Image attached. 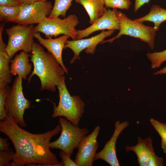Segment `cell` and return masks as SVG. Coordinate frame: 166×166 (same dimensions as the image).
<instances>
[{
	"mask_svg": "<svg viewBox=\"0 0 166 166\" xmlns=\"http://www.w3.org/2000/svg\"><path fill=\"white\" fill-rule=\"evenodd\" d=\"M60 124L46 132L35 134L21 128L12 117L7 116L0 121V132L10 140L15 150L9 166H62L50 149V141L61 131Z\"/></svg>",
	"mask_w": 166,
	"mask_h": 166,
	"instance_id": "obj_1",
	"label": "cell"
},
{
	"mask_svg": "<svg viewBox=\"0 0 166 166\" xmlns=\"http://www.w3.org/2000/svg\"><path fill=\"white\" fill-rule=\"evenodd\" d=\"M73 0H55L53 6L49 16L55 17L61 16L65 17Z\"/></svg>",
	"mask_w": 166,
	"mask_h": 166,
	"instance_id": "obj_21",
	"label": "cell"
},
{
	"mask_svg": "<svg viewBox=\"0 0 166 166\" xmlns=\"http://www.w3.org/2000/svg\"><path fill=\"white\" fill-rule=\"evenodd\" d=\"M134 20L140 23L145 21L153 22V27L157 31L159 29L160 24L166 21V10L158 5H153L148 14Z\"/></svg>",
	"mask_w": 166,
	"mask_h": 166,
	"instance_id": "obj_19",
	"label": "cell"
},
{
	"mask_svg": "<svg viewBox=\"0 0 166 166\" xmlns=\"http://www.w3.org/2000/svg\"><path fill=\"white\" fill-rule=\"evenodd\" d=\"M22 4H31L36 2H45L48 0H19Z\"/></svg>",
	"mask_w": 166,
	"mask_h": 166,
	"instance_id": "obj_32",
	"label": "cell"
},
{
	"mask_svg": "<svg viewBox=\"0 0 166 166\" xmlns=\"http://www.w3.org/2000/svg\"><path fill=\"white\" fill-rule=\"evenodd\" d=\"M4 26V24H2L0 26V88L10 83L12 77L10 66L11 59L6 51V45L2 39Z\"/></svg>",
	"mask_w": 166,
	"mask_h": 166,
	"instance_id": "obj_16",
	"label": "cell"
},
{
	"mask_svg": "<svg viewBox=\"0 0 166 166\" xmlns=\"http://www.w3.org/2000/svg\"><path fill=\"white\" fill-rule=\"evenodd\" d=\"M161 74H166V66L156 72L154 73V75Z\"/></svg>",
	"mask_w": 166,
	"mask_h": 166,
	"instance_id": "obj_33",
	"label": "cell"
},
{
	"mask_svg": "<svg viewBox=\"0 0 166 166\" xmlns=\"http://www.w3.org/2000/svg\"><path fill=\"white\" fill-rule=\"evenodd\" d=\"M52 8L51 3L48 1L22 4L20 14L15 23L23 25L39 24L49 15Z\"/></svg>",
	"mask_w": 166,
	"mask_h": 166,
	"instance_id": "obj_9",
	"label": "cell"
},
{
	"mask_svg": "<svg viewBox=\"0 0 166 166\" xmlns=\"http://www.w3.org/2000/svg\"><path fill=\"white\" fill-rule=\"evenodd\" d=\"M8 41L6 51L11 59L18 51L31 53L36 32L33 25L18 24L6 29Z\"/></svg>",
	"mask_w": 166,
	"mask_h": 166,
	"instance_id": "obj_6",
	"label": "cell"
},
{
	"mask_svg": "<svg viewBox=\"0 0 166 166\" xmlns=\"http://www.w3.org/2000/svg\"><path fill=\"white\" fill-rule=\"evenodd\" d=\"M34 37L55 58L64 70L65 73L68 74V69L63 62L62 54L66 42L69 37L68 35H63L56 38L45 39L41 36L40 33L35 32L34 34Z\"/></svg>",
	"mask_w": 166,
	"mask_h": 166,
	"instance_id": "obj_14",
	"label": "cell"
},
{
	"mask_svg": "<svg viewBox=\"0 0 166 166\" xmlns=\"http://www.w3.org/2000/svg\"><path fill=\"white\" fill-rule=\"evenodd\" d=\"M150 122L160 136L161 139V147L166 155V124L153 118L150 119Z\"/></svg>",
	"mask_w": 166,
	"mask_h": 166,
	"instance_id": "obj_22",
	"label": "cell"
},
{
	"mask_svg": "<svg viewBox=\"0 0 166 166\" xmlns=\"http://www.w3.org/2000/svg\"><path fill=\"white\" fill-rule=\"evenodd\" d=\"M15 153L11 148L4 151H0V166H8L11 160H13Z\"/></svg>",
	"mask_w": 166,
	"mask_h": 166,
	"instance_id": "obj_26",
	"label": "cell"
},
{
	"mask_svg": "<svg viewBox=\"0 0 166 166\" xmlns=\"http://www.w3.org/2000/svg\"><path fill=\"white\" fill-rule=\"evenodd\" d=\"M22 4L19 0H0V6H16Z\"/></svg>",
	"mask_w": 166,
	"mask_h": 166,
	"instance_id": "obj_29",
	"label": "cell"
},
{
	"mask_svg": "<svg viewBox=\"0 0 166 166\" xmlns=\"http://www.w3.org/2000/svg\"><path fill=\"white\" fill-rule=\"evenodd\" d=\"M137 144L134 146L127 145L125 148L127 152L132 151L136 154L137 161L140 166H147L150 157L155 152L153 146V141L150 137L142 139L138 137Z\"/></svg>",
	"mask_w": 166,
	"mask_h": 166,
	"instance_id": "obj_15",
	"label": "cell"
},
{
	"mask_svg": "<svg viewBox=\"0 0 166 166\" xmlns=\"http://www.w3.org/2000/svg\"><path fill=\"white\" fill-rule=\"evenodd\" d=\"M58 123L61 128V134L57 140L50 142V148L59 149L71 157L83 137L88 134L89 129L80 128L61 117H60Z\"/></svg>",
	"mask_w": 166,
	"mask_h": 166,
	"instance_id": "obj_4",
	"label": "cell"
},
{
	"mask_svg": "<svg viewBox=\"0 0 166 166\" xmlns=\"http://www.w3.org/2000/svg\"><path fill=\"white\" fill-rule=\"evenodd\" d=\"M31 61L34 69L28 78L30 81L34 75L41 82V90L56 91L65 73L55 58L49 52H45L40 44L34 42L32 47Z\"/></svg>",
	"mask_w": 166,
	"mask_h": 166,
	"instance_id": "obj_2",
	"label": "cell"
},
{
	"mask_svg": "<svg viewBox=\"0 0 166 166\" xmlns=\"http://www.w3.org/2000/svg\"><path fill=\"white\" fill-rule=\"evenodd\" d=\"M117 9H105L103 14L88 27L77 30L76 40L82 39L99 30H119L120 24L117 17Z\"/></svg>",
	"mask_w": 166,
	"mask_h": 166,
	"instance_id": "obj_12",
	"label": "cell"
},
{
	"mask_svg": "<svg viewBox=\"0 0 166 166\" xmlns=\"http://www.w3.org/2000/svg\"><path fill=\"white\" fill-rule=\"evenodd\" d=\"M22 79L18 76L15 78L6 100L5 108L7 116L13 117L19 125L25 127L26 124L24 119V112L31 105L24 95Z\"/></svg>",
	"mask_w": 166,
	"mask_h": 166,
	"instance_id": "obj_8",
	"label": "cell"
},
{
	"mask_svg": "<svg viewBox=\"0 0 166 166\" xmlns=\"http://www.w3.org/2000/svg\"><path fill=\"white\" fill-rule=\"evenodd\" d=\"M164 165V159L157 156L155 153L150 158L147 166H163Z\"/></svg>",
	"mask_w": 166,
	"mask_h": 166,
	"instance_id": "obj_28",
	"label": "cell"
},
{
	"mask_svg": "<svg viewBox=\"0 0 166 166\" xmlns=\"http://www.w3.org/2000/svg\"><path fill=\"white\" fill-rule=\"evenodd\" d=\"M114 31L103 30L100 34L89 38L72 41L67 40L64 48H68L71 49L74 53L73 57L70 60V63H73L77 59H79L80 53L85 49L86 53L93 54L97 45L101 43L105 38L113 33Z\"/></svg>",
	"mask_w": 166,
	"mask_h": 166,
	"instance_id": "obj_11",
	"label": "cell"
},
{
	"mask_svg": "<svg viewBox=\"0 0 166 166\" xmlns=\"http://www.w3.org/2000/svg\"><path fill=\"white\" fill-rule=\"evenodd\" d=\"M29 53L21 51L11 60L10 72L12 76L17 75L26 80L32 69L31 64L30 63Z\"/></svg>",
	"mask_w": 166,
	"mask_h": 166,
	"instance_id": "obj_17",
	"label": "cell"
},
{
	"mask_svg": "<svg viewBox=\"0 0 166 166\" xmlns=\"http://www.w3.org/2000/svg\"><path fill=\"white\" fill-rule=\"evenodd\" d=\"M7 138H0V151H4L9 149V144Z\"/></svg>",
	"mask_w": 166,
	"mask_h": 166,
	"instance_id": "obj_30",
	"label": "cell"
},
{
	"mask_svg": "<svg viewBox=\"0 0 166 166\" xmlns=\"http://www.w3.org/2000/svg\"><path fill=\"white\" fill-rule=\"evenodd\" d=\"M21 5L0 6V20L5 22L15 23L20 13Z\"/></svg>",
	"mask_w": 166,
	"mask_h": 166,
	"instance_id": "obj_20",
	"label": "cell"
},
{
	"mask_svg": "<svg viewBox=\"0 0 166 166\" xmlns=\"http://www.w3.org/2000/svg\"><path fill=\"white\" fill-rule=\"evenodd\" d=\"M150 0H135L134 11L136 12L144 5L148 3Z\"/></svg>",
	"mask_w": 166,
	"mask_h": 166,
	"instance_id": "obj_31",
	"label": "cell"
},
{
	"mask_svg": "<svg viewBox=\"0 0 166 166\" xmlns=\"http://www.w3.org/2000/svg\"><path fill=\"white\" fill-rule=\"evenodd\" d=\"M64 76L57 86L59 93L58 105H53V118L64 117L74 125L78 126L84 114L85 104L78 96H71L66 85Z\"/></svg>",
	"mask_w": 166,
	"mask_h": 166,
	"instance_id": "obj_3",
	"label": "cell"
},
{
	"mask_svg": "<svg viewBox=\"0 0 166 166\" xmlns=\"http://www.w3.org/2000/svg\"><path fill=\"white\" fill-rule=\"evenodd\" d=\"M10 88L8 85L0 88V120H4L7 115L6 114L5 104L6 100L10 92Z\"/></svg>",
	"mask_w": 166,
	"mask_h": 166,
	"instance_id": "obj_25",
	"label": "cell"
},
{
	"mask_svg": "<svg viewBox=\"0 0 166 166\" xmlns=\"http://www.w3.org/2000/svg\"><path fill=\"white\" fill-rule=\"evenodd\" d=\"M82 5L88 14L92 24L103 14L106 7L104 0H75Z\"/></svg>",
	"mask_w": 166,
	"mask_h": 166,
	"instance_id": "obj_18",
	"label": "cell"
},
{
	"mask_svg": "<svg viewBox=\"0 0 166 166\" xmlns=\"http://www.w3.org/2000/svg\"><path fill=\"white\" fill-rule=\"evenodd\" d=\"M147 56L151 63L152 68H158L166 61V49L159 52L148 53Z\"/></svg>",
	"mask_w": 166,
	"mask_h": 166,
	"instance_id": "obj_23",
	"label": "cell"
},
{
	"mask_svg": "<svg viewBox=\"0 0 166 166\" xmlns=\"http://www.w3.org/2000/svg\"><path fill=\"white\" fill-rule=\"evenodd\" d=\"M100 129L99 126H97L90 134L85 136L81 140L74 160L78 166L93 165L99 147L97 138Z\"/></svg>",
	"mask_w": 166,
	"mask_h": 166,
	"instance_id": "obj_10",
	"label": "cell"
},
{
	"mask_svg": "<svg viewBox=\"0 0 166 166\" xmlns=\"http://www.w3.org/2000/svg\"><path fill=\"white\" fill-rule=\"evenodd\" d=\"M129 124L127 121L120 122L115 121L114 130L110 139L107 141L103 149L95 155L94 161L101 159L111 166H119L120 164L117 158L116 149L117 139L121 132Z\"/></svg>",
	"mask_w": 166,
	"mask_h": 166,
	"instance_id": "obj_13",
	"label": "cell"
},
{
	"mask_svg": "<svg viewBox=\"0 0 166 166\" xmlns=\"http://www.w3.org/2000/svg\"><path fill=\"white\" fill-rule=\"evenodd\" d=\"M79 22L75 14H70L61 19L59 17L48 16L41 23L34 27L36 32L44 34L47 38H52L60 35L68 36L72 40H76L77 30L75 27Z\"/></svg>",
	"mask_w": 166,
	"mask_h": 166,
	"instance_id": "obj_7",
	"label": "cell"
},
{
	"mask_svg": "<svg viewBox=\"0 0 166 166\" xmlns=\"http://www.w3.org/2000/svg\"><path fill=\"white\" fill-rule=\"evenodd\" d=\"M104 1L106 8L127 10L131 4L130 0H104Z\"/></svg>",
	"mask_w": 166,
	"mask_h": 166,
	"instance_id": "obj_24",
	"label": "cell"
},
{
	"mask_svg": "<svg viewBox=\"0 0 166 166\" xmlns=\"http://www.w3.org/2000/svg\"><path fill=\"white\" fill-rule=\"evenodd\" d=\"M120 24L119 32L115 37L107 40L103 41L101 43H112L122 35H126L138 38L147 43L151 49H153L156 30L153 27L144 25L142 23L137 22L129 18L121 11L117 13Z\"/></svg>",
	"mask_w": 166,
	"mask_h": 166,
	"instance_id": "obj_5",
	"label": "cell"
},
{
	"mask_svg": "<svg viewBox=\"0 0 166 166\" xmlns=\"http://www.w3.org/2000/svg\"><path fill=\"white\" fill-rule=\"evenodd\" d=\"M59 156L62 160L64 166H78L74 161L71 159V157L64 152L61 150Z\"/></svg>",
	"mask_w": 166,
	"mask_h": 166,
	"instance_id": "obj_27",
	"label": "cell"
}]
</instances>
